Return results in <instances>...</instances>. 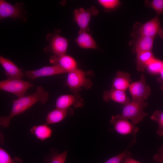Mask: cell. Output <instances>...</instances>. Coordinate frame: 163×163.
Masks as SVG:
<instances>
[{"label":"cell","instance_id":"6da1fadb","mask_svg":"<svg viewBox=\"0 0 163 163\" xmlns=\"http://www.w3.org/2000/svg\"><path fill=\"white\" fill-rule=\"evenodd\" d=\"M49 93L40 86L36 88V90L32 94L24 95L12 101V106L11 112L8 116H0V126L7 127L9 126L10 122L14 116L20 114L38 102L44 104L47 101Z\"/></svg>","mask_w":163,"mask_h":163},{"label":"cell","instance_id":"7a4b0ae2","mask_svg":"<svg viewBox=\"0 0 163 163\" xmlns=\"http://www.w3.org/2000/svg\"><path fill=\"white\" fill-rule=\"evenodd\" d=\"M67 73L66 83L73 94L78 93L82 88L89 89L92 87V83L88 76L94 75L93 72H85L76 68Z\"/></svg>","mask_w":163,"mask_h":163},{"label":"cell","instance_id":"3957f363","mask_svg":"<svg viewBox=\"0 0 163 163\" xmlns=\"http://www.w3.org/2000/svg\"><path fill=\"white\" fill-rule=\"evenodd\" d=\"M148 104L145 101L132 100L123 105L121 113L117 115L121 118L130 120L135 125L143 121L148 115L144 110Z\"/></svg>","mask_w":163,"mask_h":163},{"label":"cell","instance_id":"277c9868","mask_svg":"<svg viewBox=\"0 0 163 163\" xmlns=\"http://www.w3.org/2000/svg\"><path fill=\"white\" fill-rule=\"evenodd\" d=\"M163 35V31L159 17L157 15L144 24L136 23L133 26V32L131 34L134 38L139 36L155 38L158 35L162 38Z\"/></svg>","mask_w":163,"mask_h":163},{"label":"cell","instance_id":"5b68a950","mask_svg":"<svg viewBox=\"0 0 163 163\" xmlns=\"http://www.w3.org/2000/svg\"><path fill=\"white\" fill-rule=\"evenodd\" d=\"M7 18L26 21L27 11L23 2H18L14 5L5 0H0V24L2 20Z\"/></svg>","mask_w":163,"mask_h":163},{"label":"cell","instance_id":"8992f818","mask_svg":"<svg viewBox=\"0 0 163 163\" xmlns=\"http://www.w3.org/2000/svg\"><path fill=\"white\" fill-rule=\"evenodd\" d=\"M34 84L22 79L8 78L0 81V90L12 94L18 98L24 96Z\"/></svg>","mask_w":163,"mask_h":163},{"label":"cell","instance_id":"52a82bcc","mask_svg":"<svg viewBox=\"0 0 163 163\" xmlns=\"http://www.w3.org/2000/svg\"><path fill=\"white\" fill-rule=\"evenodd\" d=\"M59 30H56L53 33L48 34L46 37L49 44L44 49L46 52H50L54 55L60 56L65 54L67 50L68 40L60 35Z\"/></svg>","mask_w":163,"mask_h":163},{"label":"cell","instance_id":"ba28073f","mask_svg":"<svg viewBox=\"0 0 163 163\" xmlns=\"http://www.w3.org/2000/svg\"><path fill=\"white\" fill-rule=\"evenodd\" d=\"M128 88L132 100L145 101L151 94V88L147 85L146 77L143 74L139 80L131 83Z\"/></svg>","mask_w":163,"mask_h":163},{"label":"cell","instance_id":"9c48e42d","mask_svg":"<svg viewBox=\"0 0 163 163\" xmlns=\"http://www.w3.org/2000/svg\"><path fill=\"white\" fill-rule=\"evenodd\" d=\"M99 11L94 6L85 9L81 8L74 11L75 20L80 28V30L88 32L89 30L88 26L91 17L96 15Z\"/></svg>","mask_w":163,"mask_h":163},{"label":"cell","instance_id":"30bf717a","mask_svg":"<svg viewBox=\"0 0 163 163\" xmlns=\"http://www.w3.org/2000/svg\"><path fill=\"white\" fill-rule=\"evenodd\" d=\"M110 122L116 132L122 135L131 134L135 137L139 129L129 120L120 118L117 115L112 116Z\"/></svg>","mask_w":163,"mask_h":163},{"label":"cell","instance_id":"8fae6325","mask_svg":"<svg viewBox=\"0 0 163 163\" xmlns=\"http://www.w3.org/2000/svg\"><path fill=\"white\" fill-rule=\"evenodd\" d=\"M84 101L83 98L78 93L65 94L59 97L56 102V108L67 109L73 106L76 108L83 107Z\"/></svg>","mask_w":163,"mask_h":163},{"label":"cell","instance_id":"7c38bea8","mask_svg":"<svg viewBox=\"0 0 163 163\" xmlns=\"http://www.w3.org/2000/svg\"><path fill=\"white\" fill-rule=\"evenodd\" d=\"M67 73L58 66H45L36 70H28L24 72V75L29 78L34 79L37 78L48 76Z\"/></svg>","mask_w":163,"mask_h":163},{"label":"cell","instance_id":"4fadbf2b","mask_svg":"<svg viewBox=\"0 0 163 163\" xmlns=\"http://www.w3.org/2000/svg\"><path fill=\"white\" fill-rule=\"evenodd\" d=\"M154 38L147 36H139L134 38L130 41V44L132 46V52L134 54L148 51H152Z\"/></svg>","mask_w":163,"mask_h":163},{"label":"cell","instance_id":"5bb4252c","mask_svg":"<svg viewBox=\"0 0 163 163\" xmlns=\"http://www.w3.org/2000/svg\"><path fill=\"white\" fill-rule=\"evenodd\" d=\"M50 62L53 65L59 66L67 73L77 68V63L75 59L66 54L60 56L53 55L50 58Z\"/></svg>","mask_w":163,"mask_h":163},{"label":"cell","instance_id":"9a60e30c","mask_svg":"<svg viewBox=\"0 0 163 163\" xmlns=\"http://www.w3.org/2000/svg\"><path fill=\"white\" fill-rule=\"evenodd\" d=\"M0 64L8 78L21 79L24 73L12 61L0 55Z\"/></svg>","mask_w":163,"mask_h":163},{"label":"cell","instance_id":"2e32d148","mask_svg":"<svg viewBox=\"0 0 163 163\" xmlns=\"http://www.w3.org/2000/svg\"><path fill=\"white\" fill-rule=\"evenodd\" d=\"M104 101L108 102L113 101L124 105L130 101L125 91L112 88L104 92L103 96Z\"/></svg>","mask_w":163,"mask_h":163},{"label":"cell","instance_id":"e0dca14e","mask_svg":"<svg viewBox=\"0 0 163 163\" xmlns=\"http://www.w3.org/2000/svg\"><path fill=\"white\" fill-rule=\"evenodd\" d=\"M130 74L126 72L118 71L116 72L112 83V88L125 91L129 87L131 83Z\"/></svg>","mask_w":163,"mask_h":163},{"label":"cell","instance_id":"ac0fdd59","mask_svg":"<svg viewBox=\"0 0 163 163\" xmlns=\"http://www.w3.org/2000/svg\"><path fill=\"white\" fill-rule=\"evenodd\" d=\"M74 113L71 108L62 109L56 108L49 113L46 118L45 124L56 123L62 120L67 115H72Z\"/></svg>","mask_w":163,"mask_h":163},{"label":"cell","instance_id":"d6986e66","mask_svg":"<svg viewBox=\"0 0 163 163\" xmlns=\"http://www.w3.org/2000/svg\"><path fill=\"white\" fill-rule=\"evenodd\" d=\"M75 42L80 48L85 49H95L97 46L91 36L88 32L80 30Z\"/></svg>","mask_w":163,"mask_h":163},{"label":"cell","instance_id":"ffe728a7","mask_svg":"<svg viewBox=\"0 0 163 163\" xmlns=\"http://www.w3.org/2000/svg\"><path fill=\"white\" fill-rule=\"evenodd\" d=\"M136 54L137 69L139 72H143L147 65L155 57L152 51L142 52Z\"/></svg>","mask_w":163,"mask_h":163},{"label":"cell","instance_id":"44dd1931","mask_svg":"<svg viewBox=\"0 0 163 163\" xmlns=\"http://www.w3.org/2000/svg\"><path fill=\"white\" fill-rule=\"evenodd\" d=\"M30 131L32 134L41 141L50 137L52 134V129L45 124L34 126L30 129Z\"/></svg>","mask_w":163,"mask_h":163},{"label":"cell","instance_id":"7402d4cb","mask_svg":"<svg viewBox=\"0 0 163 163\" xmlns=\"http://www.w3.org/2000/svg\"><path fill=\"white\" fill-rule=\"evenodd\" d=\"M67 151L59 154L55 149L51 150V154L46 157L44 163H65L67 155Z\"/></svg>","mask_w":163,"mask_h":163},{"label":"cell","instance_id":"603a6c76","mask_svg":"<svg viewBox=\"0 0 163 163\" xmlns=\"http://www.w3.org/2000/svg\"><path fill=\"white\" fill-rule=\"evenodd\" d=\"M150 119L157 122L158 126L157 133L159 137L163 135V113L162 111L156 110L150 117Z\"/></svg>","mask_w":163,"mask_h":163},{"label":"cell","instance_id":"cb8c5ba5","mask_svg":"<svg viewBox=\"0 0 163 163\" xmlns=\"http://www.w3.org/2000/svg\"><path fill=\"white\" fill-rule=\"evenodd\" d=\"M145 6L153 9L155 11L156 15L159 16L163 14V0H145Z\"/></svg>","mask_w":163,"mask_h":163},{"label":"cell","instance_id":"d4e9b609","mask_svg":"<svg viewBox=\"0 0 163 163\" xmlns=\"http://www.w3.org/2000/svg\"><path fill=\"white\" fill-rule=\"evenodd\" d=\"M146 68L151 73L159 74L163 71V62L161 60L155 58Z\"/></svg>","mask_w":163,"mask_h":163},{"label":"cell","instance_id":"484cf974","mask_svg":"<svg viewBox=\"0 0 163 163\" xmlns=\"http://www.w3.org/2000/svg\"><path fill=\"white\" fill-rule=\"evenodd\" d=\"M0 163H23V161L17 157L12 159L7 151L0 147Z\"/></svg>","mask_w":163,"mask_h":163},{"label":"cell","instance_id":"4316f807","mask_svg":"<svg viewBox=\"0 0 163 163\" xmlns=\"http://www.w3.org/2000/svg\"><path fill=\"white\" fill-rule=\"evenodd\" d=\"M135 139L133 140L130 144L126 150L118 155L109 159L104 163H121L123 162L124 159L130 153L128 152V150L131 145L135 142Z\"/></svg>","mask_w":163,"mask_h":163},{"label":"cell","instance_id":"83f0119b","mask_svg":"<svg viewBox=\"0 0 163 163\" xmlns=\"http://www.w3.org/2000/svg\"><path fill=\"white\" fill-rule=\"evenodd\" d=\"M98 2L104 8L111 10L117 8L120 4L119 0H98Z\"/></svg>","mask_w":163,"mask_h":163},{"label":"cell","instance_id":"f1b7e54d","mask_svg":"<svg viewBox=\"0 0 163 163\" xmlns=\"http://www.w3.org/2000/svg\"><path fill=\"white\" fill-rule=\"evenodd\" d=\"M130 156V153L124 159L123 161L124 163H140L139 161L132 158Z\"/></svg>","mask_w":163,"mask_h":163},{"label":"cell","instance_id":"f546056e","mask_svg":"<svg viewBox=\"0 0 163 163\" xmlns=\"http://www.w3.org/2000/svg\"><path fill=\"white\" fill-rule=\"evenodd\" d=\"M4 138L3 134L0 132V144L3 145L4 144Z\"/></svg>","mask_w":163,"mask_h":163}]
</instances>
